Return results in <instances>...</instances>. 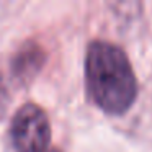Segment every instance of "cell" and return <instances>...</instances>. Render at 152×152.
Segmentation results:
<instances>
[{"instance_id":"3957f363","label":"cell","mask_w":152,"mask_h":152,"mask_svg":"<svg viewBox=\"0 0 152 152\" xmlns=\"http://www.w3.org/2000/svg\"><path fill=\"white\" fill-rule=\"evenodd\" d=\"M44 54L36 44H26L13 61V72L18 79H30L41 69Z\"/></svg>"},{"instance_id":"7a4b0ae2","label":"cell","mask_w":152,"mask_h":152,"mask_svg":"<svg viewBox=\"0 0 152 152\" xmlns=\"http://www.w3.org/2000/svg\"><path fill=\"white\" fill-rule=\"evenodd\" d=\"M12 141L17 152H46L51 141V126L46 113L38 105L21 106L12 121Z\"/></svg>"},{"instance_id":"277c9868","label":"cell","mask_w":152,"mask_h":152,"mask_svg":"<svg viewBox=\"0 0 152 152\" xmlns=\"http://www.w3.org/2000/svg\"><path fill=\"white\" fill-rule=\"evenodd\" d=\"M5 102H7V93H5L4 80H2V75H0V115L4 113V108H5Z\"/></svg>"},{"instance_id":"5b68a950","label":"cell","mask_w":152,"mask_h":152,"mask_svg":"<svg viewBox=\"0 0 152 152\" xmlns=\"http://www.w3.org/2000/svg\"><path fill=\"white\" fill-rule=\"evenodd\" d=\"M46 152H61L59 149H49V151H46Z\"/></svg>"},{"instance_id":"6da1fadb","label":"cell","mask_w":152,"mask_h":152,"mask_svg":"<svg viewBox=\"0 0 152 152\" xmlns=\"http://www.w3.org/2000/svg\"><path fill=\"white\" fill-rule=\"evenodd\" d=\"M85 79L93 102L111 115L129 110L137 95V82L129 59L121 48L106 41H93L88 46Z\"/></svg>"}]
</instances>
